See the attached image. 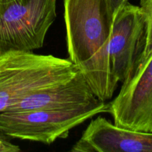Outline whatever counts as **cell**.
Returning <instances> with one entry per match:
<instances>
[{
    "label": "cell",
    "mask_w": 152,
    "mask_h": 152,
    "mask_svg": "<svg viewBox=\"0 0 152 152\" xmlns=\"http://www.w3.org/2000/svg\"><path fill=\"white\" fill-rule=\"evenodd\" d=\"M67 49L94 94L112 98L119 82L111 72L109 42L114 16L108 0H64Z\"/></svg>",
    "instance_id": "obj_1"
},
{
    "label": "cell",
    "mask_w": 152,
    "mask_h": 152,
    "mask_svg": "<svg viewBox=\"0 0 152 152\" xmlns=\"http://www.w3.org/2000/svg\"><path fill=\"white\" fill-rule=\"evenodd\" d=\"M81 71L70 59L27 50L0 54V114L32 92L68 81Z\"/></svg>",
    "instance_id": "obj_2"
},
{
    "label": "cell",
    "mask_w": 152,
    "mask_h": 152,
    "mask_svg": "<svg viewBox=\"0 0 152 152\" xmlns=\"http://www.w3.org/2000/svg\"><path fill=\"white\" fill-rule=\"evenodd\" d=\"M109 103L65 111H19L0 114V134L50 145L68 136L70 131L101 113L108 112Z\"/></svg>",
    "instance_id": "obj_3"
},
{
    "label": "cell",
    "mask_w": 152,
    "mask_h": 152,
    "mask_svg": "<svg viewBox=\"0 0 152 152\" xmlns=\"http://www.w3.org/2000/svg\"><path fill=\"white\" fill-rule=\"evenodd\" d=\"M56 1L12 0L0 4V54L42 47L56 19Z\"/></svg>",
    "instance_id": "obj_4"
},
{
    "label": "cell",
    "mask_w": 152,
    "mask_h": 152,
    "mask_svg": "<svg viewBox=\"0 0 152 152\" xmlns=\"http://www.w3.org/2000/svg\"><path fill=\"white\" fill-rule=\"evenodd\" d=\"M145 44V22L142 9L128 2L114 16L108 50L111 72L119 83L134 74Z\"/></svg>",
    "instance_id": "obj_5"
},
{
    "label": "cell",
    "mask_w": 152,
    "mask_h": 152,
    "mask_svg": "<svg viewBox=\"0 0 152 152\" xmlns=\"http://www.w3.org/2000/svg\"><path fill=\"white\" fill-rule=\"evenodd\" d=\"M108 112L117 126L152 132V55L123 82Z\"/></svg>",
    "instance_id": "obj_6"
},
{
    "label": "cell",
    "mask_w": 152,
    "mask_h": 152,
    "mask_svg": "<svg viewBox=\"0 0 152 152\" xmlns=\"http://www.w3.org/2000/svg\"><path fill=\"white\" fill-rule=\"evenodd\" d=\"M72 152H152V132L120 128L99 116L92 120Z\"/></svg>",
    "instance_id": "obj_7"
},
{
    "label": "cell",
    "mask_w": 152,
    "mask_h": 152,
    "mask_svg": "<svg viewBox=\"0 0 152 152\" xmlns=\"http://www.w3.org/2000/svg\"><path fill=\"white\" fill-rule=\"evenodd\" d=\"M100 102L80 72L68 81L32 92L4 113L34 110L65 111L90 106Z\"/></svg>",
    "instance_id": "obj_8"
},
{
    "label": "cell",
    "mask_w": 152,
    "mask_h": 152,
    "mask_svg": "<svg viewBox=\"0 0 152 152\" xmlns=\"http://www.w3.org/2000/svg\"><path fill=\"white\" fill-rule=\"evenodd\" d=\"M140 4L145 22V44L139 63L140 65L152 55V0H140Z\"/></svg>",
    "instance_id": "obj_9"
},
{
    "label": "cell",
    "mask_w": 152,
    "mask_h": 152,
    "mask_svg": "<svg viewBox=\"0 0 152 152\" xmlns=\"http://www.w3.org/2000/svg\"><path fill=\"white\" fill-rule=\"evenodd\" d=\"M21 149L17 145L7 140L5 137L0 134V152H19Z\"/></svg>",
    "instance_id": "obj_10"
},
{
    "label": "cell",
    "mask_w": 152,
    "mask_h": 152,
    "mask_svg": "<svg viewBox=\"0 0 152 152\" xmlns=\"http://www.w3.org/2000/svg\"><path fill=\"white\" fill-rule=\"evenodd\" d=\"M109 3L110 7H111V12L113 13V16H115L117 12L122 8L124 5H126L129 0H108Z\"/></svg>",
    "instance_id": "obj_11"
},
{
    "label": "cell",
    "mask_w": 152,
    "mask_h": 152,
    "mask_svg": "<svg viewBox=\"0 0 152 152\" xmlns=\"http://www.w3.org/2000/svg\"><path fill=\"white\" fill-rule=\"evenodd\" d=\"M12 1V0H0V4L8 2V1Z\"/></svg>",
    "instance_id": "obj_12"
}]
</instances>
